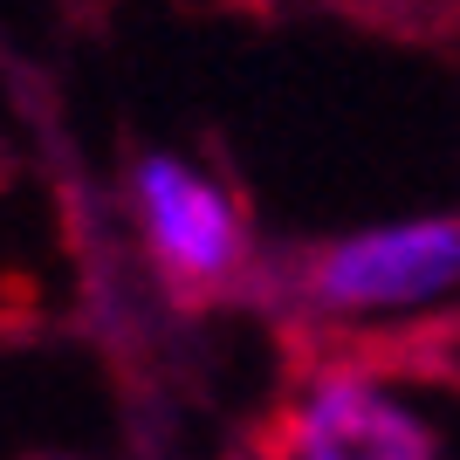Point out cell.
<instances>
[{
	"label": "cell",
	"instance_id": "cell-1",
	"mask_svg": "<svg viewBox=\"0 0 460 460\" xmlns=\"http://www.w3.org/2000/svg\"><path fill=\"white\" fill-rule=\"evenodd\" d=\"M460 288V207L399 213L371 227L330 234L288 261L296 309L323 323H392L447 303Z\"/></svg>",
	"mask_w": 460,
	"mask_h": 460
},
{
	"label": "cell",
	"instance_id": "cell-2",
	"mask_svg": "<svg viewBox=\"0 0 460 460\" xmlns=\"http://www.w3.org/2000/svg\"><path fill=\"white\" fill-rule=\"evenodd\" d=\"M124 199H131V227L152 261V282L172 303L207 309L248 282L254 241L227 179H213L179 152H145L124 172Z\"/></svg>",
	"mask_w": 460,
	"mask_h": 460
},
{
	"label": "cell",
	"instance_id": "cell-3",
	"mask_svg": "<svg viewBox=\"0 0 460 460\" xmlns=\"http://www.w3.org/2000/svg\"><path fill=\"white\" fill-rule=\"evenodd\" d=\"M288 460H440V440L399 392L330 365L288 405Z\"/></svg>",
	"mask_w": 460,
	"mask_h": 460
}]
</instances>
